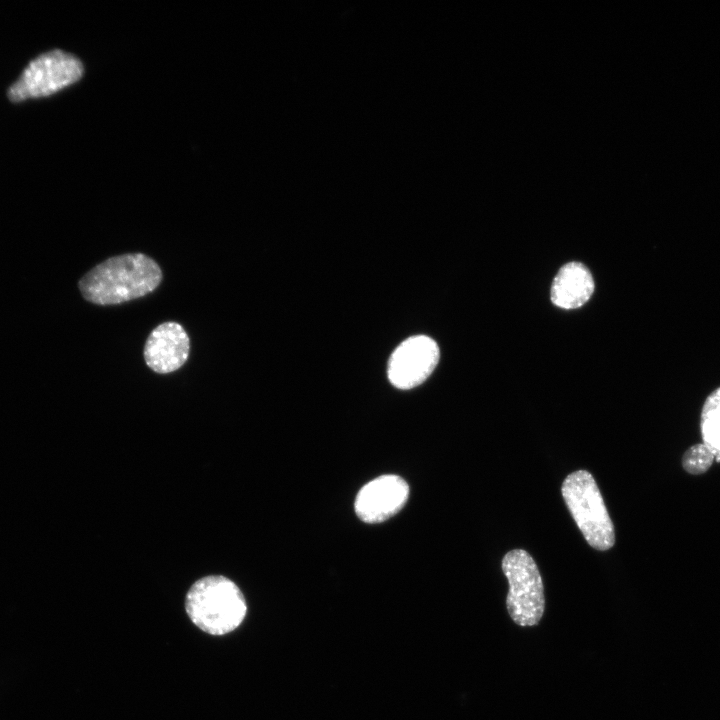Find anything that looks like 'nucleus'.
Returning a JSON list of instances; mask_svg holds the SVG:
<instances>
[{"label":"nucleus","mask_w":720,"mask_h":720,"mask_svg":"<svg viewBox=\"0 0 720 720\" xmlns=\"http://www.w3.org/2000/svg\"><path fill=\"white\" fill-rule=\"evenodd\" d=\"M161 281L162 271L154 259L142 253H127L96 265L78 285L87 301L115 305L153 292Z\"/></svg>","instance_id":"nucleus-1"},{"label":"nucleus","mask_w":720,"mask_h":720,"mask_svg":"<svg viewBox=\"0 0 720 720\" xmlns=\"http://www.w3.org/2000/svg\"><path fill=\"white\" fill-rule=\"evenodd\" d=\"M192 623L205 633L222 636L236 630L247 614L245 597L229 578L210 575L192 584L185 597Z\"/></svg>","instance_id":"nucleus-2"},{"label":"nucleus","mask_w":720,"mask_h":720,"mask_svg":"<svg viewBox=\"0 0 720 720\" xmlns=\"http://www.w3.org/2000/svg\"><path fill=\"white\" fill-rule=\"evenodd\" d=\"M561 493L588 544L600 551L610 549L615 543L614 525L593 476L586 470L572 472Z\"/></svg>","instance_id":"nucleus-3"},{"label":"nucleus","mask_w":720,"mask_h":720,"mask_svg":"<svg viewBox=\"0 0 720 720\" xmlns=\"http://www.w3.org/2000/svg\"><path fill=\"white\" fill-rule=\"evenodd\" d=\"M502 570L509 583L506 606L511 619L519 626L539 623L545 609L544 587L532 556L522 549L505 554Z\"/></svg>","instance_id":"nucleus-4"},{"label":"nucleus","mask_w":720,"mask_h":720,"mask_svg":"<svg viewBox=\"0 0 720 720\" xmlns=\"http://www.w3.org/2000/svg\"><path fill=\"white\" fill-rule=\"evenodd\" d=\"M83 65L74 55L54 49L34 58L9 87L12 102L50 96L77 82Z\"/></svg>","instance_id":"nucleus-5"},{"label":"nucleus","mask_w":720,"mask_h":720,"mask_svg":"<svg viewBox=\"0 0 720 720\" xmlns=\"http://www.w3.org/2000/svg\"><path fill=\"white\" fill-rule=\"evenodd\" d=\"M439 361L437 343L425 335L403 341L388 362V378L392 385L407 390L424 382Z\"/></svg>","instance_id":"nucleus-6"},{"label":"nucleus","mask_w":720,"mask_h":720,"mask_svg":"<svg viewBox=\"0 0 720 720\" xmlns=\"http://www.w3.org/2000/svg\"><path fill=\"white\" fill-rule=\"evenodd\" d=\"M409 496L407 482L398 475H382L367 483L357 494L355 512L366 523H380L398 513Z\"/></svg>","instance_id":"nucleus-7"},{"label":"nucleus","mask_w":720,"mask_h":720,"mask_svg":"<svg viewBox=\"0 0 720 720\" xmlns=\"http://www.w3.org/2000/svg\"><path fill=\"white\" fill-rule=\"evenodd\" d=\"M189 351L190 340L185 329L175 321H167L151 331L143 356L152 371L168 374L186 363Z\"/></svg>","instance_id":"nucleus-8"},{"label":"nucleus","mask_w":720,"mask_h":720,"mask_svg":"<svg viewBox=\"0 0 720 720\" xmlns=\"http://www.w3.org/2000/svg\"><path fill=\"white\" fill-rule=\"evenodd\" d=\"M594 280L588 268L579 262L562 266L551 287V301L562 309L584 305L594 292Z\"/></svg>","instance_id":"nucleus-9"},{"label":"nucleus","mask_w":720,"mask_h":720,"mask_svg":"<svg viewBox=\"0 0 720 720\" xmlns=\"http://www.w3.org/2000/svg\"><path fill=\"white\" fill-rule=\"evenodd\" d=\"M702 443L720 462V386L706 398L700 415Z\"/></svg>","instance_id":"nucleus-10"},{"label":"nucleus","mask_w":720,"mask_h":720,"mask_svg":"<svg viewBox=\"0 0 720 720\" xmlns=\"http://www.w3.org/2000/svg\"><path fill=\"white\" fill-rule=\"evenodd\" d=\"M715 457L710 449L703 443L689 447L682 455L683 469L691 475L705 473L713 464Z\"/></svg>","instance_id":"nucleus-11"}]
</instances>
